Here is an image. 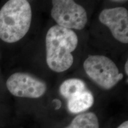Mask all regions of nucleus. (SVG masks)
I'll use <instances>...</instances> for the list:
<instances>
[{
	"mask_svg": "<svg viewBox=\"0 0 128 128\" xmlns=\"http://www.w3.org/2000/svg\"><path fill=\"white\" fill-rule=\"evenodd\" d=\"M94 97L92 92L85 90L78 95L68 100L67 108L74 114L81 113L89 109L94 104Z\"/></svg>",
	"mask_w": 128,
	"mask_h": 128,
	"instance_id": "7",
	"label": "nucleus"
},
{
	"mask_svg": "<svg viewBox=\"0 0 128 128\" xmlns=\"http://www.w3.org/2000/svg\"><path fill=\"white\" fill-rule=\"evenodd\" d=\"M78 44V36L74 30L58 25L51 27L46 36V62L56 72L66 71L72 65V52Z\"/></svg>",
	"mask_w": 128,
	"mask_h": 128,
	"instance_id": "1",
	"label": "nucleus"
},
{
	"mask_svg": "<svg viewBox=\"0 0 128 128\" xmlns=\"http://www.w3.org/2000/svg\"><path fill=\"white\" fill-rule=\"evenodd\" d=\"M100 22L109 28L114 39L124 44L128 43V12L124 7L103 10L99 15Z\"/></svg>",
	"mask_w": 128,
	"mask_h": 128,
	"instance_id": "6",
	"label": "nucleus"
},
{
	"mask_svg": "<svg viewBox=\"0 0 128 128\" xmlns=\"http://www.w3.org/2000/svg\"><path fill=\"white\" fill-rule=\"evenodd\" d=\"M7 89L16 97L38 98L45 93L46 83L28 73L16 72L8 78Z\"/></svg>",
	"mask_w": 128,
	"mask_h": 128,
	"instance_id": "5",
	"label": "nucleus"
},
{
	"mask_svg": "<svg viewBox=\"0 0 128 128\" xmlns=\"http://www.w3.org/2000/svg\"><path fill=\"white\" fill-rule=\"evenodd\" d=\"M32 17L28 1H7L0 10V39L8 44L20 40L29 30Z\"/></svg>",
	"mask_w": 128,
	"mask_h": 128,
	"instance_id": "2",
	"label": "nucleus"
},
{
	"mask_svg": "<svg viewBox=\"0 0 128 128\" xmlns=\"http://www.w3.org/2000/svg\"><path fill=\"white\" fill-rule=\"evenodd\" d=\"M65 128H99V122L95 113L88 112L76 116Z\"/></svg>",
	"mask_w": 128,
	"mask_h": 128,
	"instance_id": "9",
	"label": "nucleus"
},
{
	"mask_svg": "<svg viewBox=\"0 0 128 128\" xmlns=\"http://www.w3.org/2000/svg\"><path fill=\"white\" fill-rule=\"evenodd\" d=\"M117 128H128V122H124V123H122L120 125H119Z\"/></svg>",
	"mask_w": 128,
	"mask_h": 128,
	"instance_id": "10",
	"label": "nucleus"
},
{
	"mask_svg": "<svg viewBox=\"0 0 128 128\" xmlns=\"http://www.w3.org/2000/svg\"><path fill=\"white\" fill-rule=\"evenodd\" d=\"M83 66L87 76L105 90L111 89L124 77L114 62L104 55L89 56Z\"/></svg>",
	"mask_w": 128,
	"mask_h": 128,
	"instance_id": "3",
	"label": "nucleus"
},
{
	"mask_svg": "<svg viewBox=\"0 0 128 128\" xmlns=\"http://www.w3.org/2000/svg\"><path fill=\"white\" fill-rule=\"evenodd\" d=\"M124 71H125L126 75H128V60L126 62L125 65H124Z\"/></svg>",
	"mask_w": 128,
	"mask_h": 128,
	"instance_id": "11",
	"label": "nucleus"
},
{
	"mask_svg": "<svg viewBox=\"0 0 128 128\" xmlns=\"http://www.w3.org/2000/svg\"><path fill=\"white\" fill-rule=\"evenodd\" d=\"M51 16L57 25L68 29L82 30L87 23V12L72 0H54Z\"/></svg>",
	"mask_w": 128,
	"mask_h": 128,
	"instance_id": "4",
	"label": "nucleus"
},
{
	"mask_svg": "<svg viewBox=\"0 0 128 128\" xmlns=\"http://www.w3.org/2000/svg\"><path fill=\"white\" fill-rule=\"evenodd\" d=\"M85 90H86V84L84 81L77 78L65 80L60 87V94L68 100L78 95Z\"/></svg>",
	"mask_w": 128,
	"mask_h": 128,
	"instance_id": "8",
	"label": "nucleus"
}]
</instances>
